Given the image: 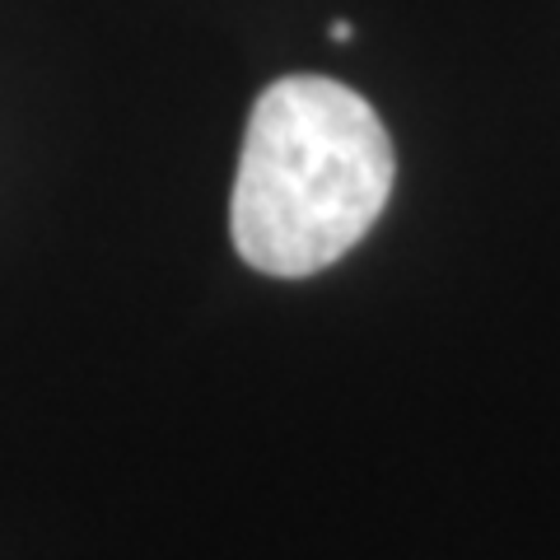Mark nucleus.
<instances>
[{"mask_svg": "<svg viewBox=\"0 0 560 560\" xmlns=\"http://www.w3.org/2000/svg\"><path fill=\"white\" fill-rule=\"evenodd\" d=\"M397 154L350 84L285 75L253 103L234 173V248L261 276L300 280L341 261L393 197Z\"/></svg>", "mask_w": 560, "mask_h": 560, "instance_id": "1", "label": "nucleus"}, {"mask_svg": "<svg viewBox=\"0 0 560 560\" xmlns=\"http://www.w3.org/2000/svg\"><path fill=\"white\" fill-rule=\"evenodd\" d=\"M331 38H337V43H350V33H355V28H350V20H331Z\"/></svg>", "mask_w": 560, "mask_h": 560, "instance_id": "2", "label": "nucleus"}]
</instances>
